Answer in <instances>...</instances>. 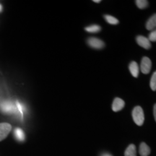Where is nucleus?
<instances>
[{"label": "nucleus", "instance_id": "20", "mask_svg": "<svg viewBox=\"0 0 156 156\" xmlns=\"http://www.w3.org/2000/svg\"><path fill=\"white\" fill-rule=\"evenodd\" d=\"M101 156H112L111 154H109L108 153H102L101 155Z\"/></svg>", "mask_w": 156, "mask_h": 156}, {"label": "nucleus", "instance_id": "6", "mask_svg": "<svg viewBox=\"0 0 156 156\" xmlns=\"http://www.w3.org/2000/svg\"><path fill=\"white\" fill-rule=\"evenodd\" d=\"M136 41L140 46L144 48L145 49H150L151 48V42L149 39L145 36H138L136 38Z\"/></svg>", "mask_w": 156, "mask_h": 156}, {"label": "nucleus", "instance_id": "17", "mask_svg": "<svg viewBox=\"0 0 156 156\" xmlns=\"http://www.w3.org/2000/svg\"><path fill=\"white\" fill-rule=\"evenodd\" d=\"M147 38L149 39V41L151 42H156V28L154 29V30H153L150 33Z\"/></svg>", "mask_w": 156, "mask_h": 156}, {"label": "nucleus", "instance_id": "7", "mask_svg": "<svg viewBox=\"0 0 156 156\" xmlns=\"http://www.w3.org/2000/svg\"><path fill=\"white\" fill-rule=\"evenodd\" d=\"M124 105H125V103H124V101L122 99H121L120 98H116L112 103L113 111L114 112H119V111H121L124 108Z\"/></svg>", "mask_w": 156, "mask_h": 156}, {"label": "nucleus", "instance_id": "13", "mask_svg": "<svg viewBox=\"0 0 156 156\" xmlns=\"http://www.w3.org/2000/svg\"><path fill=\"white\" fill-rule=\"evenodd\" d=\"M15 137H16V139L17 140H19V141L23 142L25 140L24 132H23L21 129H20V128L15 129Z\"/></svg>", "mask_w": 156, "mask_h": 156}, {"label": "nucleus", "instance_id": "9", "mask_svg": "<svg viewBox=\"0 0 156 156\" xmlns=\"http://www.w3.org/2000/svg\"><path fill=\"white\" fill-rule=\"evenodd\" d=\"M129 69L134 77H137L139 76V66L136 62L133 61L130 62L129 65Z\"/></svg>", "mask_w": 156, "mask_h": 156}, {"label": "nucleus", "instance_id": "12", "mask_svg": "<svg viewBox=\"0 0 156 156\" xmlns=\"http://www.w3.org/2000/svg\"><path fill=\"white\" fill-rule=\"evenodd\" d=\"M124 156H136L135 145L133 144L129 145L124 153Z\"/></svg>", "mask_w": 156, "mask_h": 156}, {"label": "nucleus", "instance_id": "22", "mask_svg": "<svg viewBox=\"0 0 156 156\" xmlns=\"http://www.w3.org/2000/svg\"><path fill=\"white\" fill-rule=\"evenodd\" d=\"M2 5H0V12L2 11Z\"/></svg>", "mask_w": 156, "mask_h": 156}, {"label": "nucleus", "instance_id": "3", "mask_svg": "<svg viewBox=\"0 0 156 156\" xmlns=\"http://www.w3.org/2000/svg\"><path fill=\"white\" fill-rule=\"evenodd\" d=\"M0 108L6 114H15L18 112L17 106H15L11 101H5V102L2 103L0 105Z\"/></svg>", "mask_w": 156, "mask_h": 156}, {"label": "nucleus", "instance_id": "14", "mask_svg": "<svg viewBox=\"0 0 156 156\" xmlns=\"http://www.w3.org/2000/svg\"><path fill=\"white\" fill-rule=\"evenodd\" d=\"M104 18L106 20V22L111 25H117L119 23V20L116 19L114 16H112V15H105Z\"/></svg>", "mask_w": 156, "mask_h": 156}, {"label": "nucleus", "instance_id": "10", "mask_svg": "<svg viewBox=\"0 0 156 156\" xmlns=\"http://www.w3.org/2000/svg\"><path fill=\"white\" fill-rule=\"evenodd\" d=\"M139 151L141 156H148L151 153V148L145 142H142L140 145Z\"/></svg>", "mask_w": 156, "mask_h": 156}, {"label": "nucleus", "instance_id": "2", "mask_svg": "<svg viewBox=\"0 0 156 156\" xmlns=\"http://www.w3.org/2000/svg\"><path fill=\"white\" fill-rule=\"evenodd\" d=\"M87 44L90 47L94 49H102L105 47V43L96 37H90L87 39Z\"/></svg>", "mask_w": 156, "mask_h": 156}, {"label": "nucleus", "instance_id": "19", "mask_svg": "<svg viewBox=\"0 0 156 156\" xmlns=\"http://www.w3.org/2000/svg\"><path fill=\"white\" fill-rule=\"evenodd\" d=\"M153 115H154V118H155V120L156 122V103L154 105V107H153Z\"/></svg>", "mask_w": 156, "mask_h": 156}, {"label": "nucleus", "instance_id": "16", "mask_svg": "<svg viewBox=\"0 0 156 156\" xmlns=\"http://www.w3.org/2000/svg\"><path fill=\"white\" fill-rule=\"evenodd\" d=\"M150 86L152 90H156V71L154 72L153 75H152L151 82H150Z\"/></svg>", "mask_w": 156, "mask_h": 156}, {"label": "nucleus", "instance_id": "8", "mask_svg": "<svg viewBox=\"0 0 156 156\" xmlns=\"http://www.w3.org/2000/svg\"><path fill=\"white\" fill-rule=\"evenodd\" d=\"M145 27L147 30L151 31L156 28V13L152 15V16L147 20V23H146Z\"/></svg>", "mask_w": 156, "mask_h": 156}, {"label": "nucleus", "instance_id": "5", "mask_svg": "<svg viewBox=\"0 0 156 156\" xmlns=\"http://www.w3.org/2000/svg\"><path fill=\"white\" fill-rule=\"evenodd\" d=\"M12 129V126L8 123L0 124V141L5 140Z\"/></svg>", "mask_w": 156, "mask_h": 156}, {"label": "nucleus", "instance_id": "15", "mask_svg": "<svg viewBox=\"0 0 156 156\" xmlns=\"http://www.w3.org/2000/svg\"><path fill=\"white\" fill-rule=\"evenodd\" d=\"M135 3L138 8L141 9H145L148 6V1L147 0H136Z\"/></svg>", "mask_w": 156, "mask_h": 156}, {"label": "nucleus", "instance_id": "21", "mask_svg": "<svg viewBox=\"0 0 156 156\" xmlns=\"http://www.w3.org/2000/svg\"><path fill=\"white\" fill-rule=\"evenodd\" d=\"M93 2L95 3H100L101 2V0H93Z\"/></svg>", "mask_w": 156, "mask_h": 156}, {"label": "nucleus", "instance_id": "11", "mask_svg": "<svg viewBox=\"0 0 156 156\" xmlns=\"http://www.w3.org/2000/svg\"><path fill=\"white\" fill-rule=\"evenodd\" d=\"M101 30V26L98 25H91L85 28V30L90 34H96V33L100 32Z\"/></svg>", "mask_w": 156, "mask_h": 156}, {"label": "nucleus", "instance_id": "1", "mask_svg": "<svg viewBox=\"0 0 156 156\" xmlns=\"http://www.w3.org/2000/svg\"><path fill=\"white\" fill-rule=\"evenodd\" d=\"M132 118L136 125L142 126L145 122V115L142 107L136 106L132 111Z\"/></svg>", "mask_w": 156, "mask_h": 156}, {"label": "nucleus", "instance_id": "18", "mask_svg": "<svg viewBox=\"0 0 156 156\" xmlns=\"http://www.w3.org/2000/svg\"><path fill=\"white\" fill-rule=\"evenodd\" d=\"M16 106H17V111H18L20 114L21 116L23 117V106H21V104L19 102L16 103Z\"/></svg>", "mask_w": 156, "mask_h": 156}, {"label": "nucleus", "instance_id": "4", "mask_svg": "<svg viewBox=\"0 0 156 156\" xmlns=\"http://www.w3.org/2000/svg\"><path fill=\"white\" fill-rule=\"evenodd\" d=\"M152 68L151 60L147 56H144L142 58L141 64H140V69L143 74H148L151 72Z\"/></svg>", "mask_w": 156, "mask_h": 156}]
</instances>
